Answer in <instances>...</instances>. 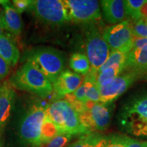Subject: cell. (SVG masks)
<instances>
[{
	"mask_svg": "<svg viewBox=\"0 0 147 147\" xmlns=\"http://www.w3.org/2000/svg\"><path fill=\"white\" fill-rule=\"evenodd\" d=\"M0 27L4 30H6V25H5L4 18V11H3L2 6L0 7Z\"/></svg>",
	"mask_w": 147,
	"mask_h": 147,
	"instance_id": "cell-33",
	"label": "cell"
},
{
	"mask_svg": "<svg viewBox=\"0 0 147 147\" xmlns=\"http://www.w3.org/2000/svg\"><path fill=\"white\" fill-rule=\"evenodd\" d=\"M46 115L56 125L61 134L74 136L90 133L80 123L78 113L67 101L58 100L49 104L46 108Z\"/></svg>",
	"mask_w": 147,
	"mask_h": 147,
	"instance_id": "cell-5",
	"label": "cell"
},
{
	"mask_svg": "<svg viewBox=\"0 0 147 147\" xmlns=\"http://www.w3.org/2000/svg\"><path fill=\"white\" fill-rule=\"evenodd\" d=\"M1 143H0V147H1Z\"/></svg>",
	"mask_w": 147,
	"mask_h": 147,
	"instance_id": "cell-36",
	"label": "cell"
},
{
	"mask_svg": "<svg viewBox=\"0 0 147 147\" xmlns=\"http://www.w3.org/2000/svg\"><path fill=\"white\" fill-rule=\"evenodd\" d=\"M100 3L104 19L108 23L117 25L125 21L127 17L125 1L102 0Z\"/></svg>",
	"mask_w": 147,
	"mask_h": 147,
	"instance_id": "cell-13",
	"label": "cell"
},
{
	"mask_svg": "<svg viewBox=\"0 0 147 147\" xmlns=\"http://www.w3.org/2000/svg\"><path fill=\"white\" fill-rule=\"evenodd\" d=\"M146 0H127L125 1L126 13L128 17L134 21L140 19L139 13L140 8L144 5Z\"/></svg>",
	"mask_w": 147,
	"mask_h": 147,
	"instance_id": "cell-23",
	"label": "cell"
},
{
	"mask_svg": "<svg viewBox=\"0 0 147 147\" xmlns=\"http://www.w3.org/2000/svg\"><path fill=\"white\" fill-rule=\"evenodd\" d=\"M15 100V92L8 82L0 86V128L8 122Z\"/></svg>",
	"mask_w": 147,
	"mask_h": 147,
	"instance_id": "cell-14",
	"label": "cell"
},
{
	"mask_svg": "<svg viewBox=\"0 0 147 147\" xmlns=\"http://www.w3.org/2000/svg\"><path fill=\"white\" fill-rule=\"evenodd\" d=\"M0 57L10 67L16 65L20 59V52L18 47L13 40L6 34L0 37Z\"/></svg>",
	"mask_w": 147,
	"mask_h": 147,
	"instance_id": "cell-17",
	"label": "cell"
},
{
	"mask_svg": "<svg viewBox=\"0 0 147 147\" xmlns=\"http://www.w3.org/2000/svg\"><path fill=\"white\" fill-rule=\"evenodd\" d=\"M73 136L67 134H60L49 142L46 147H65L71 140Z\"/></svg>",
	"mask_w": 147,
	"mask_h": 147,
	"instance_id": "cell-25",
	"label": "cell"
},
{
	"mask_svg": "<svg viewBox=\"0 0 147 147\" xmlns=\"http://www.w3.org/2000/svg\"><path fill=\"white\" fill-rule=\"evenodd\" d=\"M127 136L125 135L108 136V142L106 147H125V144Z\"/></svg>",
	"mask_w": 147,
	"mask_h": 147,
	"instance_id": "cell-27",
	"label": "cell"
},
{
	"mask_svg": "<svg viewBox=\"0 0 147 147\" xmlns=\"http://www.w3.org/2000/svg\"><path fill=\"white\" fill-rule=\"evenodd\" d=\"M125 69L144 74L147 69V45L132 49L127 53Z\"/></svg>",
	"mask_w": 147,
	"mask_h": 147,
	"instance_id": "cell-15",
	"label": "cell"
},
{
	"mask_svg": "<svg viewBox=\"0 0 147 147\" xmlns=\"http://www.w3.org/2000/svg\"><path fill=\"white\" fill-rule=\"evenodd\" d=\"M14 8L19 14L23 13L30 8L32 0H14L12 1Z\"/></svg>",
	"mask_w": 147,
	"mask_h": 147,
	"instance_id": "cell-28",
	"label": "cell"
},
{
	"mask_svg": "<svg viewBox=\"0 0 147 147\" xmlns=\"http://www.w3.org/2000/svg\"><path fill=\"white\" fill-rule=\"evenodd\" d=\"M108 142V136L93 131L82 135L67 147H106Z\"/></svg>",
	"mask_w": 147,
	"mask_h": 147,
	"instance_id": "cell-18",
	"label": "cell"
},
{
	"mask_svg": "<svg viewBox=\"0 0 147 147\" xmlns=\"http://www.w3.org/2000/svg\"><path fill=\"white\" fill-rule=\"evenodd\" d=\"M10 66L0 57V80L5 78L10 71Z\"/></svg>",
	"mask_w": 147,
	"mask_h": 147,
	"instance_id": "cell-29",
	"label": "cell"
},
{
	"mask_svg": "<svg viewBox=\"0 0 147 147\" xmlns=\"http://www.w3.org/2000/svg\"><path fill=\"white\" fill-rule=\"evenodd\" d=\"M140 19L147 20V0H146L144 5L140 8L139 13Z\"/></svg>",
	"mask_w": 147,
	"mask_h": 147,
	"instance_id": "cell-32",
	"label": "cell"
},
{
	"mask_svg": "<svg viewBox=\"0 0 147 147\" xmlns=\"http://www.w3.org/2000/svg\"><path fill=\"white\" fill-rule=\"evenodd\" d=\"M23 59L43 74L52 84L65 70L64 56L52 47L36 48L27 51Z\"/></svg>",
	"mask_w": 147,
	"mask_h": 147,
	"instance_id": "cell-2",
	"label": "cell"
},
{
	"mask_svg": "<svg viewBox=\"0 0 147 147\" xmlns=\"http://www.w3.org/2000/svg\"><path fill=\"white\" fill-rule=\"evenodd\" d=\"M115 107V102L93 103L89 110L94 131H104L107 129L111 123Z\"/></svg>",
	"mask_w": 147,
	"mask_h": 147,
	"instance_id": "cell-12",
	"label": "cell"
},
{
	"mask_svg": "<svg viewBox=\"0 0 147 147\" xmlns=\"http://www.w3.org/2000/svg\"><path fill=\"white\" fill-rule=\"evenodd\" d=\"M143 76H144L145 79H146V80H147V69L146 70V71H145V72L144 73V74H143Z\"/></svg>",
	"mask_w": 147,
	"mask_h": 147,
	"instance_id": "cell-35",
	"label": "cell"
},
{
	"mask_svg": "<svg viewBox=\"0 0 147 147\" xmlns=\"http://www.w3.org/2000/svg\"><path fill=\"white\" fill-rule=\"evenodd\" d=\"M87 102L97 103L100 102V93L97 86L96 80H93L90 84L86 94Z\"/></svg>",
	"mask_w": 147,
	"mask_h": 147,
	"instance_id": "cell-26",
	"label": "cell"
},
{
	"mask_svg": "<svg viewBox=\"0 0 147 147\" xmlns=\"http://www.w3.org/2000/svg\"><path fill=\"white\" fill-rule=\"evenodd\" d=\"M1 6L4 11L6 31L15 36L21 34L23 28V24L20 14L15 10L10 1H6Z\"/></svg>",
	"mask_w": 147,
	"mask_h": 147,
	"instance_id": "cell-16",
	"label": "cell"
},
{
	"mask_svg": "<svg viewBox=\"0 0 147 147\" xmlns=\"http://www.w3.org/2000/svg\"><path fill=\"white\" fill-rule=\"evenodd\" d=\"M147 45V38H135L134 37L132 49L141 48Z\"/></svg>",
	"mask_w": 147,
	"mask_h": 147,
	"instance_id": "cell-31",
	"label": "cell"
},
{
	"mask_svg": "<svg viewBox=\"0 0 147 147\" xmlns=\"http://www.w3.org/2000/svg\"><path fill=\"white\" fill-rule=\"evenodd\" d=\"M69 65L74 72L79 75L86 76L91 69V64L87 56L80 53L72 54L69 59Z\"/></svg>",
	"mask_w": 147,
	"mask_h": 147,
	"instance_id": "cell-19",
	"label": "cell"
},
{
	"mask_svg": "<svg viewBox=\"0 0 147 147\" xmlns=\"http://www.w3.org/2000/svg\"><path fill=\"white\" fill-rule=\"evenodd\" d=\"M9 83L15 89L46 98L53 93V84L43 74L30 63L25 62L10 77Z\"/></svg>",
	"mask_w": 147,
	"mask_h": 147,
	"instance_id": "cell-3",
	"label": "cell"
},
{
	"mask_svg": "<svg viewBox=\"0 0 147 147\" xmlns=\"http://www.w3.org/2000/svg\"><path fill=\"white\" fill-rule=\"evenodd\" d=\"M125 147H147L146 141H139L127 137Z\"/></svg>",
	"mask_w": 147,
	"mask_h": 147,
	"instance_id": "cell-30",
	"label": "cell"
},
{
	"mask_svg": "<svg viewBox=\"0 0 147 147\" xmlns=\"http://www.w3.org/2000/svg\"><path fill=\"white\" fill-rule=\"evenodd\" d=\"M84 32L87 56L91 64L90 70L97 74L99 68L107 60L110 49L96 23L86 24Z\"/></svg>",
	"mask_w": 147,
	"mask_h": 147,
	"instance_id": "cell-6",
	"label": "cell"
},
{
	"mask_svg": "<svg viewBox=\"0 0 147 147\" xmlns=\"http://www.w3.org/2000/svg\"><path fill=\"white\" fill-rule=\"evenodd\" d=\"M80 75L70 70H64L53 82V93L57 100L74 92L82 83Z\"/></svg>",
	"mask_w": 147,
	"mask_h": 147,
	"instance_id": "cell-11",
	"label": "cell"
},
{
	"mask_svg": "<svg viewBox=\"0 0 147 147\" xmlns=\"http://www.w3.org/2000/svg\"><path fill=\"white\" fill-rule=\"evenodd\" d=\"M140 74L136 71L128 70L119 74L108 85L99 87L100 102H115L118 97L127 91L134 82L140 78Z\"/></svg>",
	"mask_w": 147,
	"mask_h": 147,
	"instance_id": "cell-10",
	"label": "cell"
},
{
	"mask_svg": "<svg viewBox=\"0 0 147 147\" xmlns=\"http://www.w3.org/2000/svg\"><path fill=\"white\" fill-rule=\"evenodd\" d=\"M68 21L86 24L97 23L101 20L100 1L96 0H63Z\"/></svg>",
	"mask_w": 147,
	"mask_h": 147,
	"instance_id": "cell-8",
	"label": "cell"
},
{
	"mask_svg": "<svg viewBox=\"0 0 147 147\" xmlns=\"http://www.w3.org/2000/svg\"><path fill=\"white\" fill-rule=\"evenodd\" d=\"M42 23L51 27H59L68 22L63 1L35 0L32 1L29 10Z\"/></svg>",
	"mask_w": 147,
	"mask_h": 147,
	"instance_id": "cell-7",
	"label": "cell"
},
{
	"mask_svg": "<svg viewBox=\"0 0 147 147\" xmlns=\"http://www.w3.org/2000/svg\"><path fill=\"white\" fill-rule=\"evenodd\" d=\"M103 36L110 51H120L128 53L133 47L134 36L129 21L107 27L103 32Z\"/></svg>",
	"mask_w": 147,
	"mask_h": 147,
	"instance_id": "cell-9",
	"label": "cell"
},
{
	"mask_svg": "<svg viewBox=\"0 0 147 147\" xmlns=\"http://www.w3.org/2000/svg\"><path fill=\"white\" fill-rule=\"evenodd\" d=\"M117 123L129 135L147 136V92L134 95L125 102L119 111Z\"/></svg>",
	"mask_w": 147,
	"mask_h": 147,
	"instance_id": "cell-1",
	"label": "cell"
},
{
	"mask_svg": "<svg viewBox=\"0 0 147 147\" xmlns=\"http://www.w3.org/2000/svg\"><path fill=\"white\" fill-rule=\"evenodd\" d=\"M125 69V66H116L107 68L96 74V82L98 87H104L113 81L116 77Z\"/></svg>",
	"mask_w": 147,
	"mask_h": 147,
	"instance_id": "cell-20",
	"label": "cell"
},
{
	"mask_svg": "<svg viewBox=\"0 0 147 147\" xmlns=\"http://www.w3.org/2000/svg\"><path fill=\"white\" fill-rule=\"evenodd\" d=\"M4 29H3L1 28V27H0V37L2 36L3 35H4Z\"/></svg>",
	"mask_w": 147,
	"mask_h": 147,
	"instance_id": "cell-34",
	"label": "cell"
},
{
	"mask_svg": "<svg viewBox=\"0 0 147 147\" xmlns=\"http://www.w3.org/2000/svg\"><path fill=\"white\" fill-rule=\"evenodd\" d=\"M59 129L56 125L49 120L47 117H46L44 121L43 125L42 127L41 132V143L42 145L47 144L51 140L55 137L60 134Z\"/></svg>",
	"mask_w": 147,
	"mask_h": 147,
	"instance_id": "cell-22",
	"label": "cell"
},
{
	"mask_svg": "<svg viewBox=\"0 0 147 147\" xmlns=\"http://www.w3.org/2000/svg\"><path fill=\"white\" fill-rule=\"evenodd\" d=\"M131 30L135 38H147V20L139 19L131 23Z\"/></svg>",
	"mask_w": 147,
	"mask_h": 147,
	"instance_id": "cell-24",
	"label": "cell"
},
{
	"mask_svg": "<svg viewBox=\"0 0 147 147\" xmlns=\"http://www.w3.org/2000/svg\"><path fill=\"white\" fill-rule=\"evenodd\" d=\"M47 106L33 105L20 119L18 125V140L22 146L42 147L41 132L47 115Z\"/></svg>",
	"mask_w": 147,
	"mask_h": 147,
	"instance_id": "cell-4",
	"label": "cell"
},
{
	"mask_svg": "<svg viewBox=\"0 0 147 147\" xmlns=\"http://www.w3.org/2000/svg\"><path fill=\"white\" fill-rule=\"evenodd\" d=\"M127 57V53L122 52V51H111L107 60L99 68L97 71V74L100 73L101 71L107 68H109V67H116V66H125V67Z\"/></svg>",
	"mask_w": 147,
	"mask_h": 147,
	"instance_id": "cell-21",
	"label": "cell"
}]
</instances>
